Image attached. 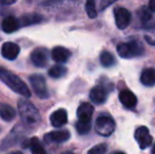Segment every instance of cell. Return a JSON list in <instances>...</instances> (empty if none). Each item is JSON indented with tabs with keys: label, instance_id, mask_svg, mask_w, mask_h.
<instances>
[{
	"label": "cell",
	"instance_id": "1",
	"mask_svg": "<svg viewBox=\"0 0 155 154\" xmlns=\"http://www.w3.org/2000/svg\"><path fill=\"white\" fill-rule=\"evenodd\" d=\"M0 80L17 94H20L21 96L25 97V98L31 97V91L28 88L25 82L22 81L16 74L6 70V69L1 68V67H0Z\"/></svg>",
	"mask_w": 155,
	"mask_h": 154
},
{
	"label": "cell",
	"instance_id": "2",
	"mask_svg": "<svg viewBox=\"0 0 155 154\" xmlns=\"http://www.w3.org/2000/svg\"><path fill=\"white\" fill-rule=\"evenodd\" d=\"M18 112L22 123L29 127H36L41 120V116L37 108L27 99L18 101Z\"/></svg>",
	"mask_w": 155,
	"mask_h": 154
},
{
	"label": "cell",
	"instance_id": "3",
	"mask_svg": "<svg viewBox=\"0 0 155 154\" xmlns=\"http://www.w3.org/2000/svg\"><path fill=\"white\" fill-rule=\"evenodd\" d=\"M143 45L139 41L132 40L129 42H123L117 45V53L123 58H134L143 54Z\"/></svg>",
	"mask_w": 155,
	"mask_h": 154
},
{
	"label": "cell",
	"instance_id": "4",
	"mask_svg": "<svg viewBox=\"0 0 155 154\" xmlns=\"http://www.w3.org/2000/svg\"><path fill=\"white\" fill-rule=\"evenodd\" d=\"M30 84H31L35 94L40 99H47L49 97V91H48L47 82L42 75L34 74L30 76Z\"/></svg>",
	"mask_w": 155,
	"mask_h": 154
},
{
	"label": "cell",
	"instance_id": "5",
	"mask_svg": "<svg viewBox=\"0 0 155 154\" xmlns=\"http://www.w3.org/2000/svg\"><path fill=\"white\" fill-rule=\"evenodd\" d=\"M95 129L99 135L110 136L115 130V123L110 116H99L96 119Z\"/></svg>",
	"mask_w": 155,
	"mask_h": 154
},
{
	"label": "cell",
	"instance_id": "6",
	"mask_svg": "<svg viewBox=\"0 0 155 154\" xmlns=\"http://www.w3.org/2000/svg\"><path fill=\"white\" fill-rule=\"evenodd\" d=\"M31 61L33 64L38 68H43L48 64L49 61V52L45 48H36L31 53Z\"/></svg>",
	"mask_w": 155,
	"mask_h": 154
},
{
	"label": "cell",
	"instance_id": "7",
	"mask_svg": "<svg viewBox=\"0 0 155 154\" xmlns=\"http://www.w3.org/2000/svg\"><path fill=\"white\" fill-rule=\"evenodd\" d=\"M135 139L138 143L139 148L145 150L148 147L151 146L153 138L150 135L149 129L145 126H141V127L137 128L136 131H135Z\"/></svg>",
	"mask_w": 155,
	"mask_h": 154
},
{
	"label": "cell",
	"instance_id": "8",
	"mask_svg": "<svg viewBox=\"0 0 155 154\" xmlns=\"http://www.w3.org/2000/svg\"><path fill=\"white\" fill-rule=\"evenodd\" d=\"M116 25L119 30H124L131 22V13L124 8H117L114 10Z\"/></svg>",
	"mask_w": 155,
	"mask_h": 154
},
{
	"label": "cell",
	"instance_id": "9",
	"mask_svg": "<svg viewBox=\"0 0 155 154\" xmlns=\"http://www.w3.org/2000/svg\"><path fill=\"white\" fill-rule=\"evenodd\" d=\"M71 137V134H70L69 131L67 130H60V131H53L48 133L47 135L45 136V142L47 144H53V143H56V144H60V143H64L67 140L70 139Z\"/></svg>",
	"mask_w": 155,
	"mask_h": 154
},
{
	"label": "cell",
	"instance_id": "10",
	"mask_svg": "<svg viewBox=\"0 0 155 154\" xmlns=\"http://www.w3.org/2000/svg\"><path fill=\"white\" fill-rule=\"evenodd\" d=\"M20 53V48L15 42H4L1 48V54L5 59L15 60Z\"/></svg>",
	"mask_w": 155,
	"mask_h": 154
},
{
	"label": "cell",
	"instance_id": "11",
	"mask_svg": "<svg viewBox=\"0 0 155 154\" xmlns=\"http://www.w3.org/2000/svg\"><path fill=\"white\" fill-rule=\"evenodd\" d=\"M137 14H138V18L143 29L149 31V30H152L153 28H155V21L153 17H152V15L150 14L149 11L145 6H143L140 10H138Z\"/></svg>",
	"mask_w": 155,
	"mask_h": 154
},
{
	"label": "cell",
	"instance_id": "12",
	"mask_svg": "<svg viewBox=\"0 0 155 154\" xmlns=\"http://www.w3.org/2000/svg\"><path fill=\"white\" fill-rule=\"evenodd\" d=\"M93 112H94V108L90 103H82L77 109L78 121L91 123Z\"/></svg>",
	"mask_w": 155,
	"mask_h": 154
},
{
	"label": "cell",
	"instance_id": "13",
	"mask_svg": "<svg viewBox=\"0 0 155 154\" xmlns=\"http://www.w3.org/2000/svg\"><path fill=\"white\" fill-rule=\"evenodd\" d=\"M119 100L123 103L124 107H126L127 109H133L135 108V106L137 105V98L135 96L134 93H132L128 89L121 90L119 93Z\"/></svg>",
	"mask_w": 155,
	"mask_h": 154
},
{
	"label": "cell",
	"instance_id": "14",
	"mask_svg": "<svg viewBox=\"0 0 155 154\" xmlns=\"http://www.w3.org/2000/svg\"><path fill=\"white\" fill-rule=\"evenodd\" d=\"M107 90L102 86L98 84V86L94 87L90 92V99L93 103H97V105H101L106 101L107 99Z\"/></svg>",
	"mask_w": 155,
	"mask_h": 154
},
{
	"label": "cell",
	"instance_id": "15",
	"mask_svg": "<svg viewBox=\"0 0 155 154\" xmlns=\"http://www.w3.org/2000/svg\"><path fill=\"white\" fill-rule=\"evenodd\" d=\"M51 123L53 127L60 128L68 123V113L64 109H58L51 115Z\"/></svg>",
	"mask_w": 155,
	"mask_h": 154
},
{
	"label": "cell",
	"instance_id": "16",
	"mask_svg": "<svg viewBox=\"0 0 155 154\" xmlns=\"http://www.w3.org/2000/svg\"><path fill=\"white\" fill-rule=\"evenodd\" d=\"M71 57V52L63 47H55L52 50V58L58 64H64Z\"/></svg>",
	"mask_w": 155,
	"mask_h": 154
},
{
	"label": "cell",
	"instance_id": "17",
	"mask_svg": "<svg viewBox=\"0 0 155 154\" xmlns=\"http://www.w3.org/2000/svg\"><path fill=\"white\" fill-rule=\"evenodd\" d=\"M1 27L3 32L5 33H13L19 29L20 23H19V20H17L14 16H8L3 19Z\"/></svg>",
	"mask_w": 155,
	"mask_h": 154
},
{
	"label": "cell",
	"instance_id": "18",
	"mask_svg": "<svg viewBox=\"0 0 155 154\" xmlns=\"http://www.w3.org/2000/svg\"><path fill=\"white\" fill-rule=\"evenodd\" d=\"M23 148H30L32 154H47L45 148L41 146L40 142L37 137H32L31 139H28L23 144Z\"/></svg>",
	"mask_w": 155,
	"mask_h": 154
},
{
	"label": "cell",
	"instance_id": "19",
	"mask_svg": "<svg viewBox=\"0 0 155 154\" xmlns=\"http://www.w3.org/2000/svg\"><path fill=\"white\" fill-rule=\"evenodd\" d=\"M140 81L146 87H153L155 84V70L152 68H147L141 72Z\"/></svg>",
	"mask_w": 155,
	"mask_h": 154
},
{
	"label": "cell",
	"instance_id": "20",
	"mask_svg": "<svg viewBox=\"0 0 155 154\" xmlns=\"http://www.w3.org/2000/svg\"><path fill=\"white\" fill-rule=\"evenodd\" d=\"M0 117L5 121H12L16 117V111L8 103H0Z\"/></svg>",
	"mask_w": 155,
	"mask_h": 154
},
{
	"label": "cell",
	"instance_id": "21",
	"mask_svg": "<svg viewBox=\"0 0 155 154\" xmlns=\"http://www.w3.org/2000/svg\"><path fill=\"white\" fill-rule=\"evenodd\" d=\"M42 20V16L39 14H35V13H32V14H27V15H23L21 17L20 23L21 25H36V23L41 22Z\"/></svg>",
	"mask_w": 155,
	"mask_h": 154
},
{
	"label": "cell",
	"instance_id": "22",
	"mask_svg": "<svg viewBox=\"0 0 155 154\" xmlns=\"http://www.w3.org/2000/svg\"><path fill=\"white\" fill-rule=\"evenodd\" d=\"M100 64L104 67H106V68L112 67L115 64V58L113 56V54L108 51L101 52V54H100Z\"/></svg>",
	"mask_w": 155,
	"mask_h": 154
},
{
	"label": "cell",
	"instance_id": "23",
	"mask_svg": "<svg viewBox=\"0 0 155 154\" xmlns=\"http://www.w3.org/2000/svg\"><path fill=\"white\" fill-rule=\"evenodd\" d=\"M67 72H68L67 68H64V67L58 64V66H53L51 69H50V70H49V75L52 78L58 79V78H61V77L64 76V75L67 74Z\"/></svg>",
	"mask_w": 155,
	"mask_h": 154
},
{
	"label": "cell",
	"instance_id": "24",
	"mask_svg": "<svg viewBox=\"0 0 155 154\" xmlns=\"http://www.w3.org/2000/svg\"><path fill=\"white\" fill-rule=\"evenodd\" d=\"M90 130H91V123H82V121H77L76 123V131L79 134H81V135L89 133Z\"/></svg>",
	"mask_w": 155,
	"mask_h": 154
},
{
	"label": "cell",
	"instance_id": "25",
	"mask_svg": "<svg viewBox=\"0 0 155 154\" xmlns=\"http://www.w3.org/2000/svg\"><path fill=\"white\" fill-rule=\"evenodd\" d=\"M86 12L90 18H95V17L97 16V10H96L95 2L92 1V0H89V1L87 2L86 3Z\"/></svg>",
	"mask_w": 155,
	"mask_h": 154
},
{
	"label": "cell",
	"instance_id": "26",
	"mask_svg": "<svg viewBox=\"0 0 155 154\" xmlns=\"http://www.w3.org/2000/svg\"><path fill=\"white\" fill-rule=\"evenodd\" d=\"M106 152H107V145L99 144L94 146L92 149H90L88 154H104Z\"/></svg>",
	"mask_w": 155,
	"mask_h": 154
},
{
	"label": "cell",
	"instance_id": "27",
	"mask_svg": "<svg viewBox=\"0 0 155 154\" xmlns=\"http://www.w3.org/2000/svg\"><path fill=\"white\" fill-rule=\"evenodd\" d=\"M145 39L152 45H155V28L152 30H149V34L145 36Z\"/></svg>",
	"mask_w": 155,
	"mask_h": 154
},
{
	"label": "cell",
	"instance_id": "28",
	"mask_svg": "<svg viewBox=\"0 0 155 154\" xmlns=\"http://www.w3.org/2000/svg\"><path fill=\"white\" fill-rule=\"evenodd\" d=\"M14 3H16L15 0H6V1L1 0V1H0V4H1V5H11V4H14Z\"/></svg>",
	"mask_w": 155,
	"mask_h": 154
},
{
	"label": "cell",
	"instance_id": "29",
	"mask_svg": "<svg viewBox=\"0 0 155 154\" xmlns=\"http://www.w3.org/2000/svg\"><path fill=\"white\" fill-rule=\"evenodd\" d=\"M149 8L151 11H153V12H155V0H151L149 2Z\"/></svg>",
	"mask_w": 155,
	"mask_h": 154
},
{
	"label": "cell",
	"instance_id": "30",
	"mask_svg": "<svg viewBox=\"0 0 155 154\" xmlns=\"http://www.w3.org/2000/svg\"><path fill=\"white\" fill-rule=\"evenodd\" d=\"M8 154H23L22 152H20V151H14V152H11Z\"/></svg>",
	"mask_w": 155,
	"mask_h": 154
},
{
	"label": "cell",
	"instance_id": "31",
	"mask_svg": "<svg viewBox=\"0 0 155 154\" xmlns=\"http://www.w3.org/2000/svg\"><path fill=\"white\" fill-rule=\"evenodd\" d=\"M61 154H74L73 152H70V151H67V152H63Z\"/></svg>",
	"mask_w": 155,
	"mask_h": 154
},
{
	"label": "cell",
	"instance_id": "32",
	"mask_svg": "<svg viewBox=\"0 0 155 154\" xmlns=\"http://www.w3.org/2000/svg\"><path fill=\"white\" fill-rule=\"evenodd\" d=\"M152 154H155V145H154L153 149H152Z\"/></svg>",
	"mask_w": 155,
	"mask_h": 154
},
{
	"label": "cell",
	"instance_id": "33",
	"mask_svg": "<svg viewBox=\"0 0 155 154\" xmlns=\"http://www.w3.org/2000/svg\"><path fill=\"white\" fill-rule=\"evenodd\" d=\"M114 154H126V153H124V152H115Z\"/></svg>",
	"mask_w": 155,
	"mask_h": 154
}]
</instances>
